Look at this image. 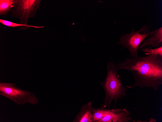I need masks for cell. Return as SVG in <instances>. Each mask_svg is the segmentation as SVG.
Returning a JSON list of instances; mask_svg holds the SVG:
<instances>
[{"label":"cell","mask_w":162,"mask_h":122,"mask_svg":"<svg viewBox=\"0 0 162 122\" xmlns=\"http://www.w3.org/2000/svg\"><path fill=\"white\" fill-rule=\"evenodd\" d=\"M116 68L132 74L135 82L133 85L126 86L129 89L150 88L156 91L162 84V57L159 55L127 58L117 64Z\"/></svg>","instance_id":"cell-1"},{"label":"cell","mask_w":162,"mask_h":122,"mask_svg":"<svg viewBox=\"0 0 162 122\" xmlns=\"http://www.w3.org/2000/svg\"><path fill=\"white\" fill-rule=\"evenodd\" d=\"M117 64L108 62L107 65V73L105 79L99 84L104 89L105 96L102 107L110 109L114 101L115 105L119 99L123 98L129 89L123 85L120 75L117 72Z\"/></svg>","instance_id":"cell-2"},{"label":"cell","mask_w":162,"mask_h":122,"mask_svg":"<svg viewBox=\"0 0 162 122\" xmlns=\"http://www.w3.org/2000/svg\"><path fill=\"white\" fill-rule=\"evenodd\" d=\"M150 28V26L145 24L138 31L133 28L129 33H126L119 38L120 41L118 44L122 46V49H128L130 56L136 58L138 56V48L142 42L154 32V30L151 31Z\"/></svg>","instance_id":"cell-3"},{"label":"cell","mask_w":162,"mask_h":122,"mask_svg":"<svg viewBox=\"0 0 162 122\" xmlns=\"http://www.w3.org/2000/svg\"><path fill=\"white\" fill-rule=\"evenodd\" d=\"M0 95L19 105L26 103L34 105L39 103L37 97L32 92L22 89L15 84L0 83Z\"/></svg>","instance_id":"cell-4"},{"label":"cell","mask_w":162,"mask_h":122,"mask_svg":"<svg viewBox=\"0 0 162 122\" xmlns=\"http://www.w3.org/2000/svg\"><path fill=\"white\" fill-rule=\"evenodd\" d=\"M40 0H18L10 12L12 16L18 19L21 24L27 25L28 20L33 18L39 9Z\"/></svg>","instance_id":"cell-5"},{"label":"cell","mask_w":162,"mask_h":122,"mask_svg":"<svg viewBox=\"0 0 162 122\" xmlns=\"http://www.w3.org/2000/svg\"><path fill=\"white\" fill-rule=\"evenodd\" d=\"M132 118L130 111L125 108H117L115 111L97 122H136Z\"/></svg>","instance_id":"cell-6"},{"label":"cell","mask_w":162,"mask_h":122,"mask_svg":"<svg viewBox=\"0 0 162 122\" xmlns=\"http://www.w3.org/2000/svg\"><path fill=\"white\" fill-rule=\"evenodd\" d=\"M150 46L156 48L162 46V27L154 30V33L147 37L142 42L138 49H141Z\"/></svg>","instance_id":"cell-7"},{"label":"cell","mask_w":162,"mask_h":122,"mask_svg":"<svg viewBox=\"0 0 162 122\" xmlns=\"http://www.w3.org/2000/svg\"><path fill=\"white\" fill-rule=\"evenodd\" d=\"M94 108L92 101L84 104L81 108L80 112L76 115L73 122H93V111Z\"/></svg>","instance_id":"cell-8"},{"label":"cell","mask_w":162,"mask_h":122,"mask_svg":"<svg viewBox=\"0 0 162 122\" xmlns=\"http://www.w3.org/2000/svg\"><path fill=\"white\" fill-rule=\"evenodd\" d=\"M117 108L111 109L102 107L94 108L93 111V122H97L110 113L115 111Z\"/></svg>","instance_id":"cell-9"},{"label":"cell","mask_w":162,"mask_h":122,"mask_svg":"<svg viewBox=\"0 0 162 122\" xmlns=\"http://www.w3.org/2000/svg\"><path fill=\"white\" fill-rule=\"evenodd\" d=\"M18 0H0V15L7 16Z\"/></svg>","instance_id":"cell-10"},{"label":"cell","mask_w":162,"mask_h":122,"mask_svg":"<svg viewBox=\"0 0 162 122\" xmlns=\"http://www.w3.org/2000/svg\"><path fill=\"white\" fill-rule=\"evenodd\" d=\"M0 22L3 24L9 27H19V29L21 30H26L31 27L36 28H42L43 27H38L37 26L24 25L16 23L7 20L0 19Z\"/></svg>","instance_id":"cell-11"},{"label":"cell","mask_w":162,"mask_h":122,"mask_svg":"<svg viewBox=\"0 0 162 122\" xmlns=\"http://www.w3.org/2000/svg\"><path fill=\"white\" fill-rule=\"evenodd\" d=\"M141 51L146 55H159L162 57V46L156 48H152L150 46L141 49Z\"/></svg>","instance_id":"cell-12"}]
</instances>
